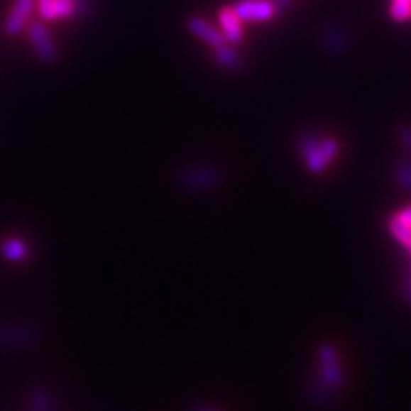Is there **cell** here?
Returning <instances> with one entry per match:
<instances>
[{
	"mask_svg": "<svg viewBox=\"0 0 411 411\" xmlns=\"http://www.w3.org/2000/svg\"><path fill=\"white\" fill-rule=\"evenodd\" d=\"M234 11L241 22H265L276 13L270 0H241Z\"/></svg>",
	"mask_w": 411,
	"mask_h": 411,
	"instance_id": "277c9868",
	"label": "cell"
},
{
	"mask_svg": "<svg viewBox=\"0 0 411 411\" xmlns=\"http://www.w3.org/2000/svg\"><path fill=\"white\" fill-rule=\"evenodd\" d=\"M2 255L11 262H20L28 256V246L20 238H9L2 244Z\"/></svg>",
	"mask_w": 411,
	"mask_h": 411,
	"instance_id": "30bf717a",
	"label": "cell"
},
{
	"mask_svg": "<svg viewBox=\"0 0 411 411\" xmlns=\"http://www.w3.org/2000/svg\"><path fill=\"white\" fill-rule=\"evenodd\" d=\"M214 58L221 67L227 69V70L238 69L239 62H241V57H239L238 52L235 49L229 48L227 45L217 48L214 52Z\"/></svg>",
	"mask_w": 411,
	"mask_h": 411,
	"instance_id": "8fae6325",
	"label": "cell"
},
{
	"mask_svg": "<svg viewBox=\"0 0 411 411\" xmlns=\"http://www.w3.org/2000/svg\"><path fill=\"white\" fill-rule=\"evenodd\" d=\"M35 8V0H16L11 11H9L4 29L9 37L18 35L25 26L29 23V18L33 16Z\"/></svg>",
	"mask_w": 411,
	"mask_h": 411,
	"instance_id": "3957f363",
	"label": "cell"
},
{
	"mask_svg": "<svg viewBox=\"0 0 411 411\" xmlns=\"http://www.w3.org/2000/svg\"><path fill=\"white\" fill-rule=\"evenodd\" d=\"M187 28L197 38L204 41V43L209 45L212 49L221 48L227 43L223 33H221V31L217 29L215 26L210 25L209 22H206V20L202 17L189 18Z\"/></svg>",
	"mask_w": 411,
	"mask_h": 411,
	"instance_id": "5b68a950",
	"label": "cell"
},
{
	"mask_svg": "<svg viewBox=\"0 0 411 411\" xmlns=\"http://www.w3.org/2000/svg\"><path fill=\"white\" fill-rule=\"evenodd\" d=\"M273 8H274V11H285V9L290 6L291 4V0H270Z\"/></svg>",
	"mask_w": 411,
	"mask_h": 411,
	"instance_id": "2e32d148",
	"label": "cell"
},
{
	"mask_svg": "<svg viewBox=\"0 0 411 411\" xmlns=\"http://www.w3.org/2000/svg\"><path fill=\"white\" fill-rule=\"evenodd\" d=\"M31 411H54L52 399L45 392H35L31 399Z\"/></svg>",
	"mask_w": 411,
	"mask_h": 411,
	"instance_id": "7c38bea8",
	"label": "cell"
},
{
	"mask_svg": "<svg viewBox=\"0 0 411 411\" xmlns=\"http://www.w3.org/2000/svg\"><path fill=\"white\" fill-rule=\"evenodd\" d=\"M393 2H410L411 4V0H393Z\"/></svg>",
	"mask_w": 411,
	"mask_h": 411,
	"instance_id": "e0dca14e",
	"label": "cell"
},
{
	"mask_svg": "<svg viewBox=\"0 0 411 411\" xmlns=\"http://www.w3.org/2000/svg\"><path fill=\"white\" fill-rule=\"evenodd\" d=\"M219 25H221V29H223L221 33H223L226 41H230V43H238V41H241L242 38L241 20L234 11V8H226L221 11Z\"/></svg>",
	"mask_w": 411,
	"mask_h": 411,
	"instance_id": "ba28073f",
	"label": "cell"
},
{
	"mask_svg": "<svg viewBox=\"0 0 411 411\" xmlns=\"http://www.w3.org/2000/svg\"><path fill=\"white\" fill-rule=\"evenodd\" d=\"M399 180L405 187L411 186V165L405 163L399 168Z\"/></svg>",
	"mask_w": 411,
	"mask_h": 411,
	"instance_id": "5bb4252c",
	"label": "cell"
},
{
	"mask_svg": "<svg viewBox=\"0 0 411 411\" xmlns=\"http://www.w3.org/2000/svg\"><path fill=\"white\" fill-rule=\"evenodd\" d=\"M180 182L187 187L195 186L198 189H202L218 183L219 175L215 170H210V168H189V170L182 172Z\"/></svg>",
	"mask_w": 411,
	"mask_h": 411,
	"instance_id": "52a82bcc",
	"label": "cell"
},
{
	"mask_svg": "<svg viewBox=\"0 0 411 411\" xmlns=\"http://www.w3.org/2000/svg\"><path fill=\"white\" fill-rule=\"evenodd\" d=\"M399 139L402 141L411 150V128L410 126H404V128L399 130Z\"/></svg>",
	"mask_w": 411,
	"mask_h": 411,
	"instance_id": "9a60e30c",
	"label": "cell"
},
{
	"mask_svg": "<svg viewBox=\"0 0 411 411\" xmlns=\"http://www.w3.org/2000/svg\"><path fill=\"white\" fill-rule=\"evenodd\" d=\"M29 40L34 46L37 57L43 62H54L57 60V46L48 28L43 23L29 25Z\"/></svg>",
	"mask_w": 411,
	"mask_h": 411,
	"instance_id": "7a4b0ae2",
	"label": "cell"
},
{
	"mask_svg": "<svg viewBox=\"0 0 411 411\" xmlns=\"http://www.w3.org/2000/svg\"><path fill=\"white\" fill-rule=\"evenodd\" d=\"M199 411H212V410H199Z\"/></svg>",
	"mask_w": 411,
	"mask_h": 411,
	"instance_id": "ac0fdd59",
	"label": "cell"
},
{
	"mask_svg": "<svg viewBox=\"0 0 411 411\" xmlns=\"http://www.w3.org/2000/svg\"><path fill=\"white\" fill-rule=\"evenodd\" d=\"M323 43L326 49L336 55L347 49V35L339 26L331 25L323 31Z\"/></svg>",
	"mask_w": 411,
	"mask_h": 411,
	"instance_id": "9c48e42d",
	"label": "cell"
},
{
	"mask_svg": "<svg viewBox=\"0 0 411 411\" xmlns=\"http://www.w3.org/2000/svg\"><path fill=\"white\" fill-rule=\"evenodd\" d=\"M300 151L312 172L323 171L339 151V143L334 139L319 141L315 136H303L300 139Z\"/></svg>",
	"mask_w": 411,
	"mask_h": 411,
	"instance_id": "6da1fadb",
	"label": "cell"
},
{
	"mask_svg": "<svg viewBox=\"0 0 411 411\" xmlns=\"http://www.w3.org/2000/svg\"><path fill=\"white\" fill-rule=\"evenodd\" d=\"M38 13L48 22H52L78 13V5L75 0H38Z\"/></svg>",
	"mask_w": 411,
	"mask_h": 411,
	"instance_id": "8992f818",
	"label": "cell"
},
{
	"mask_svg": "<svg viewBox=\"0 0 411 411\" xmlns=\"http://www.w3.org/2000/svg\"><path fill=\"white\" fill-rule=\"evenodd\" d=\"M390 16L398 22H404L411 16V4L410 2H393L390 8Z\"/></svg>",
	"mask_w": 411,
	"mask_h": 411,
	"instance_id": "4fadbf2b",
	"label": "cell"
}]
</instances>
